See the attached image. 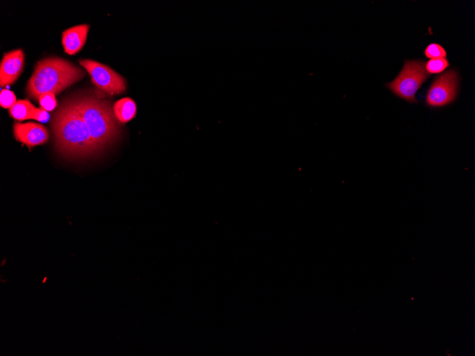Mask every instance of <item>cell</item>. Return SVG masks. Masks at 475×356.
Instances as JSON below:
<instances>
[{
  "mask_svg": "<svg viewBox=\"0 0 475 356\" xmlns=\"http://www.w3.org/2000/svg\"><path fill=\"white\" fill-rule=\"evenodd\" d=\"M55 147L63 156L85 158L99 152L71 98L64 100L52 119Z\"/></svg>",
  "mask_w": 475,
  "mask_h": 356,
  "instance_id": "cell-1",
  "label": "cell"
},
{
  "mask_svg": "<svg viewBox=\"0 0 475 356\" xmlns=\"http://www.w3.org/2000/svg\"><path fill=\"white\" fill-rule=\"evenodd\" d=\"M93 91L79 92L71 98L79 114L86 123L99 151L112 144L121 134L111 101Z\"/></svg>",
  "mask_w": 475,
  "mask_h": 356,
  "instance_id": "cell-2",
  "label": "cell"
},
{
  "mask_svg": "<svg viewBox=\"0 0 475 356\" xmlns=\"http://www.w3.org/2000/svg\"><path fill=\"white\" fill-rule=\"evenodd\" d=\"M85 76L83 69L68 61L56 57L45 58L35 66L26 91L34 100L48 93L57 95Z\"/></svg>",
  "mask_w": 475,
  "mask_h": 356,
  "instance_id": "cell-3",
  "label": "cell"
},
{
  "mask_svg": "<svg viewBox=\"0 0 475 356\" xmlns=\"http://www.w3.org/2000/svg\"><path fill=\"white\" fill-rule=\"evenodd\" d=\"M424 61H406L399 75L386 87L395 96L410 103H418L416 94L430 75Z\"/></svg>",
  "mask_w": 475,
  "mask_h": 356,
  "instance_id": "cell-4",
  "label": "cell"
},
{
  "mask_svg": "<svg viewBox=\"0 0 475 356\" xmlns=\"http://www.w3.org/2000/svg\"><path fill=\"white\" fill-rule=\"evenodd\" d=\"M92 77L93 84L105 95H121L126 91V79L109 66L91 59L79 60Z\"/></svg>",
  "mask_w": 475,
  "mask_h": 356,
  "instance_id": "cell-5",
  "label": "cell"
},
{
  "mask_svg": "<svg viewBox=\"0 0 475 356\" xmlns=\"http://www.w3.org/2000/svg\"><path fill=\"white\" fill-rule=\"evenodd\" d=\"M460 77L457 71L449 70L435 77L426 98V105L440 108L453 103L458 94Z\"/></svg>",
  "mask_w": 475,
  "mask_h": 356,
  "instance_id": "cell-6",
  "label": "cell"
},
{
  "mask_svg": "<svg viewBox=\"0 0 475 356\" xmlns=\"http://www.w3.org/2000/svg\"><path fill=\"white\" fill-rule=\"evenodd\" d=\"M24 65V53L22 49L4 54L0 66V86L13 85L20 76Z\"/></svg>",
  "mask_w": 475,
  "mask_h": 356,
  "instance_id": "cell-7",
  "label": "cell"
},
{
  "mask_svg": "<svg viewBox=\"0 0 475 356\" xmlns=\"http://www.w3.org/2000/svg\"><path fill=\"white\" fill-rule=\"evenodd\" d=\"M13 132L15 140L29 147L43 145L50 139L47 128L34 123L16 122Z\"/></svg>",
  "mask_w": 475,
  "mask_h": 356,
  "instance_id": "cell-8",
  "label": "cell"
},
{
  "mask_svg": "<svg viewBox=\"0 0 475 356\" xmlns=\"http://www.w3.org/2000/svg\"><path fill=\"white\" fill-rule=\"evenodd\" d=\"M90 26L76 25L66 29L62 34V45L66 53L74 55L85 47Z\"/></svg>",
  "mask_w": 475,
  "mask_h": 356,
  "instance_id": "cell-9",
  "label": "cell"
},
{
  "mask_svg": "<svg viewBox=\"0 0 475 356\" xmlns=\"http://www.w3.org/2000/svg\"><path fill=\"white\" fill-rule=\"evenodd\" d=\"M112 110L119 123L127 124L136 116L137 105L132 98H124L114 103Z\"/></svg>",
  "mask_w": 475,
  "mask_h": 356,
  "instance_id": "cell-10",
  "label": "cell"
},
{
  "mask_svg": "<svg viewBox=\"0 0 475 356\" xmlns=\"http://www.w3.org/2000/svg\"><path fill=\"white\" fill-rule=\"evenodd\" d=\"M35 108L28 100H20L10 109L9 113L15 121L22 122L31 119Z\"/></svg>",
  "mask_w": 475,
  "mask_h": 356,
  "instance_id": "cell-11",
  "label": "cell"
},
{
  "mask_svg": "<svg viewBox=\"0 0 475 356\" xmlns=\"http://www.w3.org/2000/svg\"><path fill=\"white\" fill-rule=\"evenodd\" d=\"M450 64L447 59H430L425 64V70L427 73L430 74H437L444 71L448 66Z\"/></svg>",
  "mask_w": 475,
  "mask_h": 356,
  "instance_id": "cell-12",
  "label": "cell"
},
{
  "mask_svg": "<svg viewBox=\"0 0 475 356\" xmlns=\"http://www.w3.org/2000/svg\"><path fill=\"white\" fill-rule=\"evenodd\" d=\"M425 56L430 59H446L447 52L445 49L438 44H431L425 50Z\"/></svg>",
  "mask_w": 475,
  "mask_h": 356,
  "instance_id": "cell-13",
  "label": "cell"
},
{
  "mask_svg": "<svg viewBox=\"0 0 475 356\" xmlns=\"http://www.w3.org/2000/svg\"><path fill=\"white\" fill-rule=\"evenodd\" d=\"M38 101L39 104H41V107L48 112L53 111L58 105L56 95L52 93L42 95L39 97Z\"/></svg>",
  "mask_w": 475,
  "mask_h": 356,
  "instance_id": "cell-14",
  "label": "cell"
},
{
  "mask_svg": "<svg viewBox=\"0 0 475 356\" xmlns=\"http://www.w3.org/2000/svg\"><path fill=\"white\" fill-rule=\"evenodd\" d=\"M17 101V98L12 91L7 89H4L1 91V95H0V105H1L2 107L10 109Z\"/></svg>",
  "mask_w": 475,
  "mask_h": 356,
  "instance_id": "cell-15",
  "label": "cell"
},
{
  "mask_svg": "<svg viewBox=\"0 0 475 356\" xmlns=\"http://www.w3.org/2000/svg\"><path fill=\"white\" fill-rule=\"evenodd\" d=\"M31 119L38 122L46 124L50 120V114L47 110L43 109L42 107H36L32 113Z\"/></svg>",
  "mask_w": 475,
  "mask_h": 356,
  "instance_id": "cell-16",
  "label": "cell"
},
{
  "mask_svg": "<svg viewBox=\"0 0 475 356\" xmlns=\"http://www.w3.org/2000/svg\"><path fill=\"white\" fill-rule=\"evenodd\" d=\"M47 281H48V276H45V278L44 279V280H43V284H45L46 282H47Z\"/></svg>",
  "mask_w": 475,
  "mask_h": 356,
  "instance_id": "cell-17",
  "label": "cell"
}]
</instances>
